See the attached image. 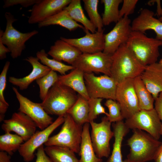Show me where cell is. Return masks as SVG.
Masks as SVG:
<instances>
[{"label": "cell", "instance_id": "1", "mask_svg": "<svg viewBox=\"0 0 162 162\" xmlns=\"http://www.w3.org/2000/svg\"><path fill=\"white\" fill-rule=\"evenodd\" d=\"M112 56L111 77L117 84L127 79H134L140 76L146 67L126 44L121 45Z\"/></svg>", "mask_w": 162, "mask_h": 162}, {"label": "cell", "instance_id": "2", "mask_svg": "<svg viewBox=\"0 0 162 162\" xmlns=\"http://www.w3.org/2000/svg\"><path fill=\"white\" fill-rule=\"evenodd\" d=\"M78 96L74 90L57 81L50 89L40 104L49 115L64 117Z\"/></svg>", "mask_w": 162, "mask_h": 162}, {"label": "cell", "instance_id": "3", "mask_svg": "<svg viewBox=\"0 0 162 162\" xmlns=\"http://www.w3.org/2000/svg\"><path fill=\"white\" fill-rule=\"evenodd\" d=\"M133 130L127 141L130 152L127 159L130 162H147L154 160L162 142L141 130Z\"/></svg>", "mask_w": 162, "mask_h": 162}, {"label": "cell", "instance_id": "4", "mask_svg": "<svg viewBox=\"0 0 162 162\" xmlns=\"http://www.w3.org/2000/svg\"><path fill=\"white\" fill-rule=\"evenodd\" d=\"M140 63L146 67L157 62L162 41L142 32L132 31L126 43Z\"/></svg>", "mask_w": 162, "mask_h": 162}, {"label": "cell", "instance_id": "5", "mask_svg": "<svg viewBox=\"0 0 162 162\" xmlns=\"http://www.w3.org/2000/svg\"><path fill=\"white\" fill-rule=\"evenodd\" d=\"M59 132L50 137L44 144L46 146H57L68 148L79 154L81 142L82 126L76 123L67 113Z\"/></svg>", "mask_w": 162, "mask_h": 162}, {"label": "cell", "instance_id": "6", "mask_svg": "<svg viewBox=\"0 0 162 162\" xmlns=\"http://www.w3.org/2000/svg\"><path fill=\"white\" fill-rule=\"evenodd\" d=\"M6 20V26L4 32L0 31V40L6 46L10 51L13 59L20 56L26 47L25 43L38 32L33 30L27 33H22L13 26V23L17 20L10 12H6L4 15Z\"/></svg>", "mask_w": 162, "mask_h": 162}, {"label": "cell", "instance_id": "7", "mask_svg": "<svg viewBox=\"0 0 162 162\" xmlns=\"http://www.w3.org/2000/svg\"><path fill=\"white\" fill-rule=\"evenodd\" d=\"M111 123L106 116L100 123L94 121L89 123L92 130L90 137L92 145L96 156L100 158L108 157L110 153V141L114 132L111 130Z\"/></svg>", "mask_w": 162, "mask_h": 162}, {"label": "cell", "instance_id": "8", "mask_svg": "<svg viewBox=\"0 0 162 162\" xmlns=\"http://www.w3.org/2000/svg\"><path fill=\"white\" fill-rule=\"evenodd\" d=\"M84 78L90 98L116 100L117 84L111 77L104 74L96 76L93 73H84Z\"/></svg>", "mask_w": 162, "mask_h": 162}, {"label": "cell", "instance_id": "9", "mask_svg": "<svg viewBox=\"0 0 162 162\" xmlns=\"http://www.w3.org/2000/svg\"><path fill=\"white\" fill-rule=\"evenodd\" d=\"M112 55L103 51L82 53L72 65L84 73H102L111 76Z\"/></svg>", "mask_w": 162, "mask_h": 162}, {"label": "cell", "instance_id": "10", "mask_svg": "<svg viewBox=\"0 0 162 162\" xmlns=\"http://www.w3.org/2000/svg\"><path fill=\"white\" fill-rule=\"evenodd\" d=\"M124 123L129 129L144 130L157 140L160 138L162 124L154 108L140 110L126 119Z\"/></svg>", "mask_w": 162, "mask_h": 162}, {"label": "cell", "instance_id": "11", "mask_svg": "<svg viewBox=\"0 0 162 162\" xmlns=\"http://www.w3.org/2000/svg\"><path fill=\"white\" fill-rule=\"evenodd\" d=\"M134 79H127L117 84L115 100L120 106L124 119H126L140 110L134 88Z\"/></svg>", "mask_w": 162, "mask_h": 162}, {"label": "cell", "instance_id": "12", "mask_svg": "<svg viewBox=\"0 0 162 162\" xmlns=\"http://www.w3.org/2000/svg\"><path fill=\"white\" fill-rule=\"evenodd\" d=\"M64 120V117L58 116L48 127L40 131H36L31 137L23 143L18 150L20 155L25 162H30L34 159V152L41 146L47 141L53 132L61 124Z\"/></svg>", "mask_w": 162, "mask_h": 162}, {"label": "cell", "instance_id": "13", "mask_svg": "<svg viewBox=\"0 0 162 162\" xmlns=\"http://www.w3.org/2000/svg\"><path fill=\"white\" fill-rule=\"evenodd\" d=\"M131 23L128 16L123 17L111 31L104 34V52L112 55L121 45L126 43L132 31Z\"/></svg>", "mask_w": 162, "mask_h": 162}, {"label": "cell", "instance_id": "14", "mask_svg": "<svg viewBox=\"0 0 162 162\" xmlns=\"http://www.w3.org/2000/svg\"><path fill=\"white\" fill-rule=\"evenodd\" d=\"M12 89L19 103V111L30 117L41 130L46 128L53 123L52 118L44 110L40 103L32 102L22 95L15 87H13Z\"/></svg>", "mask_w": 162, "mask_h": 162}, {"label": "cell", "instance_id": "15", "mask_svg": "<svg viewBox=\"0 0 162 162\" xmlns=\"http://www.w3.org/2000/svg\"><path fill=\"white\" fill-rule=\"evenodd\" d=\"M1 128L5 133L13 132L27 141L35 133L37 127L28 116L19 111L14 113L11 118L4 120Z\"/></svg>", "mask_w": 162, "mask_h": 162}, {"label": "cell", "instance_id": "16", "mask_svg": "<svg viewBox=\"0 0 162 162\" xmlns=\"http://www.w3.org/2000/svg\"><path fill=\"white\" fill-rule=\"evenodd\" d=\"M71 0H40L33 6L28 22L38 24L63 10Z\"/></svg>", "mask_w": 162, "mask_h": 162}, {"label": "cell", "instance_id": "17", "mask_svg": "<svg viewBox=\"0 0 162 162\" xmlns=\"http://www.w3.org/2000/svg\"><path fill=\"white\" fill-rule=\"evenodd\" d=\"M85 35L76 38H67L61 37L62 39L74 46L82 53H93L103 51L104 46V30L90 33L88 30H84Z\"/></svg>", "mask_w": 162, "mask_h": 162}, {"label": "cell", "instance_id": "18", "mask_svg": "<svg viewBox=\"0 0 162 162\" xmlns=\"http://www.w3.org/2000/svg\"><path fill=\"white\" fill-rule=\"evenodd\" d=\"M154 16L152 11L147 8L142 9L132 22V30L144 33L148 30H152L156 34L155 38L162 41V22Z\"/></svg>", "mask_w": 162, "mask_h": 162}, {"label": "cell", "instance_id": "19", "mask_svg": "<svg viewBox=\"0 0 162 162\" xmlns=\"http://www.w3.org/2000/svg\"><path fill=\"white\" fill-rule=\"evenodd\" d=\"M24 60L32 65V69L31 72L27 76L22 78L10 76L9 78L10 82L19 87L21 90L27 89L34 81L46 75L51 70L47 66L40 63L37 57L30 56Z\"/></svg>", "mask_w": 162, "mask_h": 162}, {"label": "cell", "instance_id": "20", "mask_svg": "<svg viewBox=\"0 0 162 162\" xmlns=\"http://www.w3.org/2000/svg\"><path fill=\"white\" fill-rule=\"evenodd\" d=\"M140 76L155 100L162 93V65L156 62L146 66Z\"/></svg>", "mask_w": 162, "mask_h": 162}, {"label": "cell", "instance_id": "21", "mask_svg": "<svg viewBox=\"0 0 162 162\" xmlns=\"http://www.w3.org/2000/svg\"><path fill=\"white\" fill-rule=\"evenodd\" d=\"M82 53L76 48L61 39L55 42L47 53L53 58L72 65Z\"/></svg>", "mask_w": 162, "mask_h": 162}, {"label": "cell", "instance_id": "22", "mask_svg": "<svg viewBox=\"0 0 162 162\" xmlns=\"http://www.w3.org/2000/svg\"><path fill=\"white\" fill-rule=\"evenodd\" d=\"M84 73L81 70L75 68L68 74L58 76V81L71 88L88 100L90 98L85 82Z\"/></svg>", "mask_w": 162, "mask_h": 162}, {"label": "cell", "instance_id": "23", "mask_svg": "<svg viewBox=\"0 0 162 162\" xmlns=\"http://www.w3.org/2000/svg\"><path fill=\"white\" fill-rule=\"evenodd\" d=\"M112 126L114 142L111 154L106 162H130L127 159L123 160L121 152L123 140L128 133L129 129L123 121L113 123Z\"/></svg>", "mask_w": 162, "mask_h": 162}, {"label": "cell", "instance_id": "24", "mask_svg": "<svg viewBox=\"0 0 162 162\" xmlns=\"http://www.w3.org/2000/svg\"><path fill=\"white\" fill-rule=\"evenodd\" d=\"M90 124L87 123L83 125L79 162H102V159L96 156L93 147L89 132Z\"/></svg>", "mask_w": 162, "mask_h": 162}, {"label": "cell", "instance_id": "25", "mask_svg": "<svg viewBox=\"0 0 162 162\" xmlns=\"http://www.w3.org/2000/svg\"><path fill=\"white\" fill-rule=\"evenodd\" d=\"M52 25L60 26L70 31L78 28L83 30L85 29L84 26L72 19L64 9L38 24L39 28Z\"/></svg>", "mask_w": 162, "mask_h": 162}, {"label": "cell", "instance_id": "26", "mask_svg": "<svg viewBox=\"0 0 162 162\" xmlns=\"http://www.w3.org/2000/svg\"><path fill=\"white\" fill-rule=\"evenodd\" d=\"M134 85L140 109L148 110L154 109L155 100L140 76L134 79Z\"/></svg>", "mask_w": 162, "mask_h": 162}, {"label": "cell", "instance_id": "27", "mask_svg": "<svg viewBox=\"0 0 162 162\" xmlns=\"http://www.w3.org/2000/svg\"><path fill=\"white\" fill-rule=\"evenodd\" d=\"M64 9L67 11L69 16L74 21L82 23L86 29L93 33L97 32L95 27L85 15L80 0H71Z\"/></svg>", "mask_w": 162, "mask_h": 162}, {"label": "cell", "instance_id": "28", "mask_svg": "<svg viewBox=\"0 0 162 162\" xmlns=\"http://www.w3.org/2000/svg\"><path fill=\"white\" fill-rule=\"evenodd\" d=\"M88 113V100L79 94L76 101L67 113L76 123L82 126L89 123Z\"/></svg>", "mask_w": 162, "mask_h": 162}, {"label": "cell", "instance_id": "29", "mask_svg": "<svg viewBox=\"0 0 162 162\" xmlns=\"http://www.w3.org/2000/svg\"><path fill=\"white\" fill-rule=\"evenodd\" d=\"M44 149L53 162H79L75 153L68 148L52 146H46Z\"/></svg>", "mask_w": 162, "mask_h": 162}, {"label": "cell", "instance_id": "30", "mask_svg": "<svg viewBox=\"0 0 162 162\" xmlns=\"http://www.w3.org/2000/svg\"><path fill=\"white\" fill-rule=\"evenodd\" d=\"M122 0H101L104 6L102 20L104 25L108 26L111 23H116L120 19L118 7Z\"/></svg>", "mask_w": 162, "mask_h": 162}, {"label": "cell", "instance_id": "31", "mask_svg": "<svg viewBox=\"0 0 162 162\" xmlns=\"http://www.w3.org/2000/svg\"><path fill=\"white\" fill-rule=\"evenodd\" d=\"M24 141L22 137L16 134L5 133L0 136V151L6 152L11 156L19 150Z\"/></svg>", "mask_w": 162, "mask_h": 162}, {"label": "cell", "instance_id": "32", "mask_svg": "<svg viewBox=\"0 0 162 162\" xmlns=\"http://www.w3.org/2000/svg\"><path fill=\"white\" fill-rule=\"evenodd\" d=\"M36 55V57L42 64L47 66L52 70L58 72L61 75H65L68 71L75 68L72 65H67L53 58H49L48 54L44 49L38 51Z\"/></svg>", "mask_w": 162, "mask_h": 162}, {"label": "cell", "instance_id": "33", "mask_svg": "<svg viewBox=\"0 0 162 162\" xmlns=\"http://www.w3.org/2000/svg\"><path fill=\"white\" fill-rule=\"evenodd\" d=\"M84 7L86 10L90 20L98 30L97 31L100 32L103 29L104 25L102 18L99 14L98 10V0H83Z\"/></svg>", "mask_w": 162, "mask_h": 162}, {"label": "cell", "instance_id": "34", "mask_svg": "<svg viewBox=\"0 0 162 162\" xmlns=\"http://www.w3.org/2000/svg\"><path fill=\"white\" fill-rule=\"evenodd\" d=\"M58 76L56 72L51 70L48 74L36 80L39 89V97L43 101L46 98L51 87L58 80Z\"/></svg>", "mask_w": 162, "mask_h": 162}, {"label": "cell", "instance_id": "35", "mask_svg": "<svg viewBox=\"0 0 162 162\" xmlns=\"http://www.w3.org/2000/svg\"><path fill=\"white\" fill-rule=\"evenodd\" d=\"M103 99L100 98H91L88 100L89 106L88 119L89 123L97 118L100 114H104L107 117L108 113L105 110L104 107L101 104Z\"/></svg>", "mask_w": 162, "mask_h": 162}, {"label": "cell", "instance_id": "36", "mask_svg": "<svg viewBox=\"0 0 162 162\" xmlns=\"http://www.w3.org/2000/svg\"><path fill=\"white\" fill-rule=\"evenodd\" d=\"M109 110V120L111 122L115 123L123 120L124 119L121 112L120 106L115 100L107 99L104 104Z\"/></svg>", "mask_w": 162, "mask_h": 162}, {"label": "cell", "instance_id": "37", "mask_svg": "<svg viewBox=\"0 0 162 162\" xmlns=\"http://www.w3.org/2000/svg\"><path fill=\"white\" fill-rule=\"evenodd\" d=\"M138 0H124L121 9L119 10V18L128 16L133 13Z\"/></svg>", "mask_w": 162, "mask_h": 162}, {"label": "cell", "instance_id": "38", "mask_svg": "<svg viewBox=\"0 0 162 162\" xmlns=\"http://www.w3.org/2000/svg\"><path fill=\"white\" fill-rule=\"evenodd\" d=\"M10 65V62H6L0 75V102L8 104L4 98V93L6 86L7 75Z\"/></svg>", "mask_w": 162, "mask_h": 162}, {"label": "cell", "instance_id": "39", "mask_svg": "<svg viewBox=\"0 0 162 162\" xmlns=\"http://www.w3.org/2000/svg\"><path fill=\"white\" fill-rule=\"evenodd\" d=\"M40 0H5L4 1V8H6L15 5H20L25 8L33 5Z\"/></svg>", "mask_w": 162, "mask_h": 162}, {"label": "cell", "instance_id": "40", "mask_svg": "<svg viewBox=\"0 0 162 162\" xmlns=\"http://www.w3.org/2000/svg\"><path fill=\"white\" fill-rule=\"evenodd\" d=\"M44 148L42 145L37 149L35 162H53L46 154Z\"/></svg>", "mask_w": 162, "mask_h": 162}, {"label": "cell", "instance_id": "41", "mask_svg": "<svg viewBox=\"0 0 162 162\" xmlns=\"http://www.w3.org/2000/svg\"><path fill=\"white\" fill-rule=\"evenodd\" d=\"M154 108L156 111L161 121L162 125L160 134L162 136V93L155 100Z\"/></svg>", "mask_w": 162, "mask_h": 162}, {"label": "cell", "instance_id": "42", "mask_svg": "<svg viewBox=\"0 0 162 162\" xmlns=\"http://www.w3.org/2000/svg\"><path fill=\"white\" fill-rule=\"evenodd\" d=\"M9 52H10V51L5 46L0 40V59L3 60L6 58V54Z\"/></svg>", "mask_w": 162, "mask_h": 162}, {"label": "cell", "instance_id": "43", "mask_svg": "<svg viewBox=\"0 0 162 162\" xmlns=\"http://www.w3.org/2000/svg\"><path fill=\"white\" fill-rule=\"evenodd\" d=\"M9 104H6L0 102V121H3L4 120L5 114L8 108Z\"/></svg>", "mask_w": 162, "mask_h": 162}, {"label": "cell", "instance_id": "44", "mask_svg": "<svg viewBox=\"0 0 162 162\" xmlns=\"http://www.w3.org/2000/svg\"><path fill=\"white\" fill-rule=\"evenodd\" d=\"M4 152H0V162H10L11 157Z\"/></svg>", "mask_w": 162, "mask_h": 162}, {"label": "cell", "instance_id": "45", "mask_svg": "<svg viewBox=\"0 0 162 162\" xmlns=\"http://www.w3.org/2000/svg\"><path fill=\"white\" fill-rule=\"evenodd\" d=\"M155 162H162V142L155 156Z\"/></svg>", "mask_w": 162, "mask_h": 162}, {"label": "cell", "instance_id": "46", "mask_svg": "<svg viewBox=\"0 0 162 162\" xmlns=\"http://www.w3.org/2000/svg\"><path fill=\"white\" fill-rule=\"evenodd\" d=\"M157 4V13L158 16L160 17L162 16V9L161 7L160 2V0H156Z\"/></svg>", "mask_w": 162, "mask_h": 162}, {"label": "cell", "instance_id": "47", "mask_svg": "<svg viewBox=\"0 0 162 162\" xmlns=\"http://www.w3.org/2000/svg\"><path fill=\"white\" fill-rule=\"evenodd\" d=\"M158 19L161 22H162V16H160V17H159V18Z\"/></svg>", "mask_w": 162, "mask_h": 162}, {"label": "cell", "instance_id": "48", "mask_svg": "<svg viewBox=\"0 0 162 162\" xmlns=\"http://www.w3.org/2000/svg\"><path fill=\"white\" fill-rule=\"evenodd\" d=\"M159 63L162 65V59L160 60Z\"/></svg>", "mask_w": 162, "mask_h": 162}]
</instances>
